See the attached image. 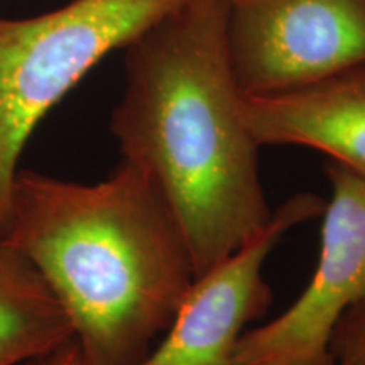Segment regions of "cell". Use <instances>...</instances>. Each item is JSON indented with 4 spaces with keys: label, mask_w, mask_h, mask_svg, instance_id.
Listing matches in <instances>:
<instances>
[{
    "label": "cell",
    "mask_w": 365,
    "mask_h": 365,
    "mask_svg": "<svg viewBox=\"0 0 365 365\" xmlns=\"http://www.w3.org/2000/svg\"><path fill=\"white\" fill-rule=\"evenodd\" d=\"M327 176L331 198L312 279L286 312L240 336L235 365H331L335 327L365 298V178L331 161Z\"/></svg>",
    "instance_id": "cell-5"
},
{
    "label": "cell",
    "mask_w": 365,
    "mask_h": 365,
    "mask_svg": "<svg viewBox=\"0 0 365 365\" xmlns=\"http://www.w3.org/2000/svg\"><path fill=\"white\" fill-rule=\"evenodd\" d=\"M259 145H303L365 178V63L279 93L242 98Z\"/></svg>",
    "instance_id": "cell-7"
},
{
    "label": "cell",
    "mask_w": 365,
    "mask_h": 365,
    "mask_svg": "<svg viewBox=\"0 0 365 365\" xmlns=\"http://www.w3.org/2000/svg\"><path fill=\"white\" fill-rule=\"evenodd\" d=\"M71 339L70 322L43 277L0 240V365H22Z\"/></svg>",
    "instance_id": "cell-8"
},
{
    "label": "cell",
    "mask_w": 365,
    "mask_h": 365,
    "mask_svg": "<svg viewBox=\"0 0 365 365\" xmlns=\"http://www.w3.org/2000/svg\"><path fill=\"white\" fill-rule=\"evenodd\" d=\"M0 240L65 312L81 365H140L196 272L161 191L125 159L98 182L19 170Z\"/></svg>",
    "instance_id": "cell-2"
},
{
    "label": "cell",
    "mask_w": 365,
    "mask_h": 365,
    "mask_svg": "<svg viewBox=\"0 0 365 365\" xmlns=\"http://www.w3.org/2000/svg\"><path fill=\"white\" fill-rule=\"evenodd\" d=\"M181 0H71L29 19L0 17V237L27 140L54 105L113 49Z\"/></svg>",
    "instance_id": "cell-3"
},
{
    "label": "cell",
    "mask_w": 365,
    "mask_h": 365,
    "mask_svg": "<svg viewBox=\"0 0 365 365\" xmlns=\"http://www.w3.org/2000/svg\"><path fill=\"white\" fill-rule=\"evenodd\" d=\"M325 205L318 195H294L245 244L198 274L140 365H235L240 336L272 301L264 279L269 254L287 232L323 215Z\"/></svg>",
    "instance_id": "cell-6"
},
{
    "label": "cell",
    "mask_w": 365,
    "mask_h": 365,
    "mask_svg": "<svg viewBox=\"0 0 365 365\" xmlns=\"http://www.w3.org/2000/svg\"><path fill=\"white\" fill-rule=\"evenodd\" d=\"M227 0H181L124 48L110 130L188 242L196 276L271 220L259 149L225 44Z\"/></svg>",
    "instance_id": "cell-1"
},
{
    "label": "cell",
    "mask_w": 365,
    "mask_h": 365,
    "mask_svg": "<svg viewBox=\"0 0 365 365\" xmlns=\"http://www.w3.org/2000/svg\"><path fill=\"white\" fill-rule=\"evenodd\" d=\"M228 61L244 97L365 63V0H227Z\"/></svg>",
    "instance_id": "cell-4"
},
{
    "label": "cell",
    "mask_w": 365,
    "mask_h": 365,
    "mask_svg": "<svg viewBox=\"0 0 365 365\" xmlns=\"http://www.w3.org/2000/svg\"><path fill=\"white\" fill-rule=\"evenodd\" d=\"M331 365H365V298L345 312L330 340Z\"/></svg>",
    "instance_id": "cell-9"
},
{
    "label": "cell",
    "mask_w": 365,
    "mask_h": 365,
    "mask_svg": "<svg viewBox=\"0 0 365 365\" xmlns=\"http://www.w3.org/2000/svg\"><path fill=\"white\" fill-rule=\"evenodd\" d=\"M22 365H81L78 345H76L75 339H71L51 352L27 360Z\"/></svg>",
    "instance_id": "cell-10"
}]
</instances>
